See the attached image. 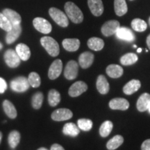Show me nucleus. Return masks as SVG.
<instances>
[{
	"label": "nucleus",
	"mask_w": 150,
	"mask_h": 150,
	"mask_svg": "<svg viewBox=\"0 0 150 150\" xmlns=\"http://www.w3.org/2000/svg\"><path fill=\"white\" fill-rule=\"evenodd\" d=\"M65 11L70 20L75 24H80L83 20V14L81 9L71 1H67L64 6Z\"/></svg>",
	"instance_id": "obj_1"
},
{
	"label": "nucleus",
	"mask_w": 150,
	"mask_h": 150,
	"mask_svg": "<svg viewBox=\"0 0 150 150\" xmlns=\"http://www.w3.org/2000/svg\"><path fill=\"white\" fill-rule=\"evenodd\" d=\"M40 43L51 56L55 57L59 54V45L53 38L50 36H44L41 38Z\"/></svg>",
	"instance_id": "obj_2"
},
{
	"label": "nucleus",
	"mask_w": 150,
	"mask_h": 150,
	"mask_svg": "<svg viewBox=\"0 0 150 150\" xmlns=\"http://www.w3.org/2000/svg\"><path fill=\"white\" fill-rule=\"evenodd\" d=\"M49 14L52 18V20L60 27H67L69 25L68 18L65 14V13H63L59 9L56 8L55 7H52L49 10Z\"/></svg>",
	"instance_id": "obj_3"
},
{
	"label": "nucleus",
	"mask_w": 150,
	"mask_h": 150,
	"mask_svg": "<svg viewBox=\"0 0 150 150\" xmlns=\"http://www.w3.org/2000/svg\"><path fill=\"white\" fill-rule=\"evenodd\" d=\"M11 88L16 93H24L29 88L30 84L28 79L24 76H18L11 81Z\"/></svg>",
	"instance_id": "obj_4"
},
{
	"label": "nucleus",
	"mask_w": 150,
	"mask_h": 150,
	"mask_svg": "<svg viewBox=\"0 0 150 150\" xmlns=\"http://www.w3.org/2000/svg\"><path fill=\"white\" fill-rule=\"evenodd\" d=\"M4 59L6 65L11 68H16L18 67L21 62V59L19 57L17 52L11 49L6 51Z\"/></svg>",
	"instance_id": "obj_5"
},
{
	"label": "nucleus",
	"mask_w": 150,
	"mask_h": 150,
	"mask_svg": "<svg viewBox=\"0 0 150 150\" xmlns=\"http://www.w3.org/2000/svg\"><path fill=\"white\" fill-rule=\"evenodd\" d=\"M33 24L37 31L44 34H48L52 31V24L45 18L39 17L34 18L33 20Z\"/></svg>",
	"instance_id": "obj_6"
},
{
	"label": "nucleus",
	"mask_w": 150,
	"mask_h": 150,
	"mask_svg": "<svg viewBox=\"0 0 150 150\" xmlns=\"http://www.w3.org/2000/svg\"><path fill=\"white\" fill-rule=\"evenodd\" d=\"M120 27V24L117 20H109L103 24L101 31L104 36L108 37L115 34Z\"/></svg>",
	"instance_id": "obj_7"
},
{
	"label": "nucleus",
	"mask_w": 150,
	"mask_h": 150,
	"mask_svg": "<svg viewBox=\"0 0 150 150\" xmlns=\"http://www.w3.org/2000/svg\"><path fill=\"white\" fill-rule=\"evenodd\" d=\"M79 65L75 61H70L67 63L64 70L65 77L68 80H73L78 75Z\"/></svg>",
	"instance_id": "obj_8"
},
{
	"label": "nucleus",
	"mask_w": 150,
	"mask_h": 150,
	"mask_svg": "<svg viewBox=\"0 0 150 150\" xmlns=\"http://www.w3.org/2000/svg\"><path fill=\"white\" fill-rule=\"evenodd\" d=\"M87 84L85 82L79 81L75 82L74 83H73L70 86L68 91V94L70 97H76L78 96H80L83 93H85L87 91Z\"/></svg>",
	"instance_id": "obj_9"
},
{
	"label": "nucleus",
	"mask_w": 150,
	"mask_h": 150,
	"mask_svg": "<svg viewBox=\"0 0 150 150\" xmlns=\"http://www.w3.org/2000/svg\"><path fill=\"white\" fill-rule=\"evenodd\" d=\"M73 116L72 112L67 108H59L52 113V119L54 121L61 122L70 120Z\"/></svg>",
	"instance_id": "obj_10"
},
{
	"label": "nucleus",
	"mask_w": 150,
	"mask_h": 150,
	"mask_svg": "<svg viewBox=\"0 0 150 150\" xmlns=\"http://www.w3.org/2000/svg\"><path fill=\"white\" fill-rule=\"evenodd\" d=\"M62 70H63V63L61 60H55L49 68L48 77L51 80L56 79L61 75Z\"/></svg>",
	"instance_id": "obj_11"
},
{
	"label": "nucleus",
	"mask_w": 150,
	"mask_h": 150,
	"mask_svg": "<svg viewBox=\"0 0 150 150\" xmlns=\"http://www.w3.org/2000/svg\"><path fill=\"white\" fill-rule=\"evenodd\" d=\"M21 33L22 27L20 24L12 25L11 29L7 32L6 36V42L8 45L12 44L20 37Z\"/></svg>",
	"instance_id": "obj_12"
},
{
	"label": "nucleus",
	"mask_w": 150,
	"mask_h": 150,
	"mask_svg": "<svg viewBox=\"0 0 150 150\" xmlns=\"http://www.w3.org/2000/svg\"><path fill=\"white\" fill-rule=\"evenodd\" d=\"M88 5L93 16L99 17L104 12V4L102 0H88Z\"/></svg>",
	"instance_id": "obj_13"
},
{
	"label": "nucleus",
	"mask_w": 150,
	"mask_h": 150,
	"mask_svg": "<svg viewBox=\"0 0 150 150\" xmlns=\"http://www.w3.org/2000/svg\"><path fill=\"white\" fill-rule=\"evenodd\" d=\"M115 35L117 38L127 42H132L135 40L134 33L130 29L127 27H120Z\"/></svg>",
	"instance_id": "obj_14"
},
{
	"label": "nucleus",
	"mask_w": 150,
	"mask_h": 150,
	"mask_svg": "<svg viewBox=\"0 0 150 150\" xmlns=\"http://www.w3.org/2000/svg\"><path fill=\"white\" fill-rule=\"evenodd\" d=\"M94 54L90 52H85L81 54L79 57V63L83 69H87L93 63Z\"/></svg>",
	"instance_id": "obj_15"
},
{
	"label": "nucleus",
	"mask_w": 150,
	"mask_h": 150,
	"mask_svg": "<svg viewBox=\"0 0 150 150\" xmlns=\"http://www.w3.org/2000/svg\"><path fill=\"white\" fill-rule=\"evenodd\" d=\"M109 107L112 110H126L129 107V103L126 99L114 98L110 101Z\"/></svg>",
	"instance_id": "obj_16"
},
{
	"label": "nucleus",
	"mask_w": 150,
	"mask_h": 150,
	"mask_svg": "<svg viewBox=\"0 0 150 150\" xmlns=\"http://www.w3.org/2000/svg\"><path fill=\"white\" fill-rule=\"evenodd\" d=\"M2 13L6 17L12 25L19 24L21 23L22 18L20 15L17 13L16 11L11 8H5L2 11Z\"/></svg>",
	"instance_id": "obj_17"
},
{
	"label": "nucleus",
	"mask_w": 150,
	"mask_h": 150,
	"mask_svg": "<svg viewBox=\"0 0 150 150\" xmlns=\"http://www.w3.org/2000/svg\"><path fill=\"white\" fill-rule=\"evenodd\" d=\"M96 86L97 91L102 95H106L109 91V83L104 75H99L97 77Z\"/></svg>",
	"instance_id": "obj_18"
},
{
	"label": "nucleus",
	"mask_w": 150,
	"mask_h": 150,
	"mask_svg": "<svg viewBox=\"0 0 150 150\" xmlns=\"http://www.w3.org/2000/svg\"><path fill=\"white\" fill-rule=\"evenodd\" d=\"M63 48L68 52H76L80 47V41L77 38H65L62 42Z\"/></svg>",
	"instance_id": "obj_19"
},
{
	"label": "nucleus",
	"mask_w": 150,
	"mask_h": 150,
	"mask_svg": "<svg viewBox=\"0 0 150 150\" xmlns=\"http://www.w3.org/2000/svg\"><path fill=\"white\" fill-rule=\"evenodd\" d=\"M16 52L22 61H27L31 56V51L29 47L24 43H20L16 46Z\"/></svg>",
	"instance_id": "obj_20"
},
{
	"label": "nucleus",
	"mask_w": 150,
	"mask_h": 150,
	"mask_svg": "<svg viewBox=\"0 0 150 150\" xmlns=\"http://www.w3.org/2000/svg\"><path fill=\"white\" fill-rule=\"evenodd\" d=\"M150 104V95L149 93H143L140 95L137 102V109L140 112H144L148 109Z\"/></svg>",
	"instance_id": "obj_21"
},
{
	"label": "nucleus",
	"mask_w": 150,
	"mask_h": 150,
	"mask_svg": "<svg viewBox=\"0 0 150 150\" xmlns=\"http://www.w3.org/2000/svg\"><path fill=\"white\" fill-rule=\"evenodd\" d=\"M141 83L139 80L132 79L124 86L123 92L127 95H131L140 89Z\"/></svg>",
	"instance_id": "obj_22"
},
{
	"label": "nucleus",
	"mask_w": 150,
	"mask_h": 150,
	"mask_svg": "<svg viewBox=\"0 0 150 150\" xmlns=\"http://www.w3.org/2000/svg\"><path fill=\"white\" fill-rule=\"evenodd\" d=\"M106 74L108 76L112 79H117L120 77L123 74V68L121 66L115 64L109 65L106 67Z\"/></svg>",
	"instance_id": "obj_23"
},
{
	"label": "nucleus",
	"mask_w": 150,
	"mask_h": 150,
	"mask_svg": "<svg viewBox=\"0 0 150 150\" xmlns=\"http://www.w3.org/2000/svg\"><path fill=\"white\" fill-rule=\"evenodd\" d=\"M63 133L66 136L76 137L79 134L80 129L73 122H68L63 127Z\"/></svg>",
	"instance_id": "obj_24"
},
{
	"label": "nucleus",
	"mask_w": 150,
	"mask_h": 150,
	"mask_svg": "<svg viewBox=\"0 0 150 150\" xmlns=\"http://www.w3.org/2000/svg\"><path fill=\"white\" fill-rule=\"evenodd\" d=\"M3 108L6 115L11 119H15L18 115L17 110L12 102L8 100H4L3 102Z\"/></svg>",
	"instance_id": "obj_25"
},
{
	"label": "nucleus",
	"mask_w": 150,
	"mask_h": 150,
	"mask_svg": "<svg viewBox=\"0 0 150 150\" xmlns=\"http://www.w3.org/2000/svg\"><path fill=\"white\" fill-rule=\"evenodd\" d=\"M114 8L115 14L118 16H122L127 13V7L125 0H115L114 1Z\"/></svg>",
	"instance_id": "obj_26"
},
{
	"label": "nucleus",
	"mask_w": 150,
	"mask_h": 150,
	"mask_svg": "<svg viewBox=\"0 0 150 150\" xmlns=\"http://www.w3.org/2000/svg\"><path fill=\"white\" fill-rule=\"evenodd\" d=\"M88 46L94 51H100L104 48V42L102 39L97 37H93L88 40Z\"/></svg>",
	"instance_id": "obj_27"
},
{
	"label": "nucleus",
	"mask_w": 150,
	"mask_h": 150,
	"mask_svg": "<svg viewBox=\"0 0 150 150\" xmlns=\"http://www.w3.org/2000/svg\"><path fill=\"white\" fill-rule=\"evenodd\" d=\"M61 94L55 89L50 90L48 93L49 104L52 107L57 106L61 102Z\"/></svg>",
	"instance_id": "obj_28"
},
{
	"label": "nucleus",
	"mask_w": 150,
	"mask_h": 150,
	"mask_svg": "<svg viewBox=\"0 0 150 150\" xmlns=\"http://www.w3.org/2000/svg\"><path fill=\"white\" fill-rule=\"evenodd\" d=\"M124 142V138L120 135H116L109 140L106 144V147L108 150H115L122 145Z\"/></svg>",
	"instance_id": "obj_29"
},
{
	"label": "nucleus",
	"mask_w": 150,
	"mask_h": 150,
	"mask_svg": "<svg viewBox=\"0 0 150 150\" xmlns=\"http://www.w3.org/2000/svg\"><path fill=\"white\" fill-rule=\"evenodd\" d=\"M138 56L134 53H127L120 58V63L123 65H131L138 61Z\"/></svg>",
	"instance_id": "obj_30"
},
{
	"label": "nucleus",
	"mask_w": 150,
	"mask_h": 150,
	"mask_svg": "<svg viewBox=\"0 0 150 150\" xmlns=\"http://www.w3.org/2000/svg\"><path fill=\"white\" fill-rule=\"evenodd\" d=\"M20 138H21L20 134L18 131L14 130L11 131L8 137V142L9 146L11 148H13V149L16 148L18 145V144L20 143Z\"/></svg>",
	"instance_id": "obj_31"
},
{
	"label": "nucleus",
	"mask_w": 150,
	"mask_h": 150,
	"mask_svg": "<svg viewBox=\"0 0 150 150\" xmlns=\"http://www.w3.org/2000/svg\"><path fill=\"white\" fill-rule=\"evenodd\" d=\"M131 27L134 31L138 32H143L147 28V24L144 20L139 18H136L131 22Z\"/></svg>",
	"instance_id": "obj_32"
},
{
	"label": "nucleus",
	"mask_w": 150,
	"mask_h": 150,
	"mask_svg": "<svg viewBox=\"0 0 150 150\" xmlns=\"http://www.w3.org/2000/svg\"><path fill=\"white\" fill-rule=\"evenodd\" d=\"M112 123L110 121H105L102 124L99 128V134L103 138H106L109 136L112 129Z\"/></svg>",
	"instance_id": "obj_33"
},
{
	"label": "nucleus",
	"mask_w": 150,
	"mask_h": 150,
	"mask_svg": "<svg viewBox=\"0 0 150 150\" xmlns=\"http://www.w3.org/2000/svg\"><path fill=\"white\" fill-rule=\"evenodd\" d=\"M44 95L41 92H37L33 95L31 99V105L35 109H40L42 105Z\"/></svg>",
	"instance_id": "obj_34"
},
{
	"label": "nucleus",
	"mask_w": 150,
	"mask_h": 150,
	"mask_svg": "<svg viewBox=\"0 0 150 150\" xmlns=\"http://www.w3.org/2000/svg\"><path fill=\"white\" fill-rule=\"evenodd\" d=\"M28 81H29L30 86H32L33 88H38L40 86L41 80L40 76L35 72L30 73L28 77Z\"/></svg>",
	"instance_id": "obj_35"
},
{
	"label": "nucleus",
	"mask_w": 150,
	"mask_h": 150,
	"mask_svg": "<svg viewBox=\"0 0 150 150\" xmlns=\"http://www.w3.org/2000/svg\"><path fill=\"white\" fill-rule=\"evenodd\" d=\"M77 124L79 128L84 131H88L91 130L93 125L92 120L89 119H85V118L78 120Z\"/></svg>",
	"instance_id": "obj_36"
},
{
	"label": "nucleus",
	"mask_w": 150,
	"mask_h": 150,
	"mask_svg": "<svg viewBox=\"0 0 150 150\" xmlns=\"http://www.w3.org/2000/svg\"><path fill=\"white\" fill-rule=\"evenodd\" d=\"M0 28L8 32L12 28V24L2 13H0Z\"/></svg>",
	"instance_id": "obj_37"
},
{
	"label": "nucleus",
	"mask_w": 150,
	"mask_h": 150,
	"mask_svg": "<svg viewBox=\"0 0 150 150\" xmlns=\"http://www.w3.org/2000/svg\"><path fill=\"white\" fill-rule=\"evenodd\" d=\"M7 89V83L4 79L0 77V93H4Z\"/></svg>",
	"instance_id": "obj_38"
},
{
	"label": "nucleus",
	"mask_w": 150,
	"mask_h": 150,
	"mask_svg": "<svg viewBox=\"0 0 150 150\" xmlns=\"http://www.w3.org/2000/svg\"><path fill=\"white\" fill-rule=\"evenodd\" d=\"M141 150H150V139H147L142 142Z\"/></svg>",
	"instance_id": "obj_39"
},
{
	"label": "nucleus",
	"mask_w": 150,
	"mask_h": 150,
	"mask_svg": "<svg viewBox=\"0 0 150 150\" xmlns=\"http://www.w3.org/2000/svg\"><path fill=\"white\" fill-rule=\"evenodd\" d=\"M50 150H65V149L59 144H54L52 145Z\"/></svg>",
	"instance_id": "obj_40"
},
{
	"label": "nucleus",
	"mask_w": 150,
	"mask_h": 150,
	"mask_svg": "<svg viewBox=\"0 0 150 150\" xmlns=\"http://www.w3.org/2000/svg\"><path fill=\"white\" fill-rule=\"evenodd\" d=\"M147 45L148 46V48L150 50V34L147 38Z\"/></svg>",
	"instance_id": "obj_41"
},
{
	"label": "nucleus",
	"mask_w": 150,
	"mask_h": 150,
	"mask_svg": "<svg viewBox=\"0 0 150 150\" xmlns=\"http://www.w3.org/2000/svg\"><path fill=\"white\" fill-rule=\"evenodd\" d=\"M2 136H3V134L0 131V144H1V140H2Z\"/></svg>",
	"instance_id": "obj_42"
},
{
	"label": "nucleus",
	"mask_w": 150,
	"mask_h": 150,
	"mask_svg": "<svg viewBox=\"0 0 150 150\" xmlns=\"http://www.w3.org/2000/svg\"><path fill=\"white\" fill-rule=\"evenodd\" d=\"M38 150H48V149H46V148H45V147H40V148H39Z\"/></svg>",
	"instance_id": "obj_43"
},
{
	"label": "nucleus",
	"mask_w": 150,
	"mask_h": 150,
	"mask_svg": "<svg viewBox=\"0 0 150 150\" xmlns=\"http://www.w3.org/2000/svg\"><path fill=\"white\" fill-rule=\"evenodd\" d=\"M137 52H138V53H140V52H142V49L141 48H138V50H137Z\"/></svg>",
	"instance_id": "obj_44"
},
{
	"label": "nucleus",
	"mask_w": 150,
	"mask_h": 150,
	"mask_svg": "<svg viewBox=\"0 0 150 150\" xmlns=\"http://www.w3.org/2000/svg\"><path fill=\"white\" fill-rule=\"evenodd\" d=\"M2 47H3V45H2V44H1V43L0 42V50H1V49H2Z\"/></svg>",
	"instance_id": "obj_45"
},
{
	"label": "nucleus",
	"mask_w": 150,
	"mask_h": 150,
	"mask_svg": "<svg viewBox=\"0 0 150 150\" xmlns=\"http://www.w3.org/2000/svg\"><path fill=\"white\" fill-rule=\"evenodd\" d=\"M148 110H149V113H150V104H149V107H148V109H147Z\"/></svg>",
	"instance_id": "obj_46"
},
{
	"label": "nucleus",
	"mask_w": 150,
	"mask_h": 150,
	"mask_svg": "<svg viewBox=\"0 0 150 150\" xmlns=\"http://www.w3.org/2000/svg\"><path fill=\"white\" fill-rule=\"evenodd\" d=\"M148 22H149V25L150 26V17H149V21H148Z\"/></svg>",
	"instance_id": "obj_47"
},
{
	"label": "nucleus",
	"mask_w": 150,
	"mask_h": 150,
	"mask_svg": "<svg viewBox=\"0 0 150 150\" xmlns=\"http://www.w3.org/2000/svg\"><path fill=\"white\" fill-rule=\"evenodd\" d=\"M134 48H136V47H137V46L136 45H134Z\"/></svg>",
	"instance_id": "obj_48"
},
{
	"label": "nucleus",
	"mask_w": 150,
	"mask_h": 150,
	"mask_svg": "<svg viewBox=\"0 0 150 150\" xmlns=\"http://www.w3.org/2000/svg\"><path fill=\"white\" fill-rule=\"evenodd\" d=\"M131 1H133V0H131Z\"/></svg>",
	"instance_id": "obj_49"
}]
</instances>
